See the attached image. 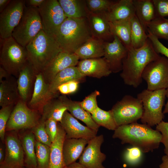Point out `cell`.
Listing matches in <instances>:
<instances>
[{
	"label": "cell",
	"instance_id": "obj_3",
	"mask_svg": "<svg viewBox=\"0 0 168 168\" xmlns=\"http://www.w3.org/2000/svg\"><path fill=\"white\" fill-rule=\"evenodd\" d=\"M92 36L86 18L67 17L55 35L63 51L70 53H74Z\"/></svg>",
	"mask_w": 168,
	"mask_h": 168
},
{
	"label": "cell",
	"instance_id": "obj_1",
	"mask_svg": "<svg viewBox=\"0 0 168 168\" xmlns=\"http://www.w3.org/2000/svg\"><path fill=\"white\" fill-rule=\"evenodd\" d=\"M161 57L155 50L149 39L142 47L128 49L123 60L122 69L120 74L124 83L137 88L142 81V73L147 65Z\"/></svg>",
	"mask_w": 168,
	"mask_h": 168
},
{
	"label": "cell",
	"instance_id": "obj_28",
	"mask_svg": "<svg viewBox=\"0 0 168 168\" xmlns=\"http://www.w3.org/2000/svg\"><path fill=\"white\" fill-rule=\"evenodd\" d=\"M21 134L19 135L24 154L25 168H37L35 136L31 130Z\"/></svg>",
	"mask_w": 168,
	"mask_h": 168
},
{
	"label": "cell",
	"instance_id": "obj_50",
	"mask_svg": "<svg viewBox=\"0 0 168 168\" xmlns=\"http://www.w3.org/2000/svg\"><path fill=\"white\" fill-rule=\"evenodd\" d=\"M161 163L157 168H168V156L166 155L161 158Z\"/></svg>",
	"mask_w": 168,
	"mask_h": 168
},
{
	"label": "cell",
	"instance_id": "obj_14",
	"mask_svg": "<svg viewBox=\"0 0 168 168\" xmlns=\"http://www.w3.org/2000/svg\"><path fill=\"white\" fill-rule=\"evenodd\" d=\"M104 140L102 134L89 140L78 162L86 168H105L102 164L106 159V155L100 150Z\"/></svg>",
	"mask_w": 168,
	"mask_h": 168
},
{
	"label": "cell",
	"instance_id": "obj_33",
	"mask_svg": "<svg viewBox=\"0 0 168 168\" xmlns=\"http://www.w3.org/2000/svg\"><path fill=\"white\" fill-rule=\"evenodd\" d=\"M58 1L67 17L86 18L88 10L86 0H58Z\"/></svg>",
	"mask_w": 168,
	"mask_h": 168
},
{
	"label": "cell",
	"instance_id": "obj_53",
	"mask_svg": "<svg viewBox=\"0 0 168 168\" xmlns=\"http://www.w3.org/2000/svg\"><path fill=\"white\" fill-rule=\"evenodd\" d=\"M66 168H86L79 162H75L68 166H67Z\"/></svg>",
	"mask_w": 168,
	"mask_h": 168
},
{
	"label": "cell",
	"instance_id": "obj_22",
	"mask_svg": "<svg viewBox=\"0 0 168 168\" xmlns=\"http://www.w3.org/2000/svg\"><path fill=\"white\" fill-rule=\"evenodd\" d=\"M66 137V133L59 122L56 138L50 147L49 160L47 168H66L63 151Z\"/></svg>",
	"mask_w": 168,
	"mask_h": 168
},
{
	"label": "cell",
	"instance_id": "obj_41",
	"mask_svg": "<svg viewBox=\"0 0 168 168\" xmlns=\"http://www.w3.org/2000/svg\"><path fill=\"white\" fill-rule=\"evenodd\" d=\"M142 152L138 148L133 147L127 148L124 155L125 161L129 165L135 166L138 165L141 162Z\"/></svg>",
	"mask_w": 168,
	"mask_h": 168
},
{
	"label": "cell",
	"instance_id": "obj_43",
	"mask_svg": "<svg viewBox=\"0 0 168 168\" xmlns=\"http://www.w3.org/2000/svg\"><path fill=\"white\" fill-rule=\"evenodd\" d=\"M156 130L159 132L161 134V142L164 146L165 154L168 156V122L162 121L156 125Z\"/></svg>",
	"mask_w": 168,
	"mask_h": 168
},
{
	"label": "cell",
	"instance_id": "obj_21",
	"mask_svg": "<svg viewBox=\"0 0 168 168\" xmlns=\"http://www.w3.org/2000/svg\"><path fill=\"white\" fill-rule=\"evenodd\" d=\"M77 67L84 76L100 78L112 72L110 65L104 57L81 60Z\"/></svg>",
	"mask_w": 168,
	"mask_h": 168
},
{
	"label": "cell",
	"instance_id": "obj_42",
	"mask_svg": "<svg viewBox=\"0 0 168 168\" xmlns=\"http://www.w3.org/2000/svg\"><path fill=\"white\" fill-rule=\"evenodd\" d=\"M100 95L99 91L95 90L80 102L82 107L86 111L93 114L99 107L97 105V98Z\"/></svg>",
	"mask_w": 168,
	"mask_h": 168
},
{
	"label": "cell",
	"instance_id": "obj_19",
	"mask_svg": "<svg viewBox=\"0 0 168 168\" xmlns=\"http://www.w3.org/2000/svg\"><path fill=\"white\" fill-rule=\"evenodd\" d=\"M86 18L92 36L105 42L113 40L114 36L105 13H93L88 11Z\"/></svg>",
	"mask_w": 168,
	"mask_h": 168
},
{
	"label": "cell",
	"instance_id": "obj_39",
	"mask_svg": "<svg viewBox=\"0 0 168 168\" xmlns=\"http://www.w3.org/2000/svg\"><path fill=\"white\" fill-rule=\"evenodd\" d=\"M31 130L36 141L50 147L52 142L45 130L44 121L40 119L39 123Z\"/></svg>",
	"mask_w": 168,
	"mask_h": 168
},
{
	"label": "cell",
	"instance_id": "obj_23",
	"mask_svg": "<svg viewBox=\"0 0 168 168\" xmlns=\"http://www.w3.org/2000/svg\"><path fill=\"white\" fill-rule=\"evenodd\" d=\"M105 14L109 22L131 18L135 15L133 0L113 1Z\"/></svg>",
	"mask_w": 168,
	"mask_h": 168
},
{
	"label": "cell",
	"instance_id": "obj_54",
	"mask_svg": "<svg viewBox=\"0 0 168 168\" xmlns=\"http://www.w3.org/2000/svg\"><path fill=\"white\" fill-rule=\"evenodd\" d=\"M166 96L168 98V100L167 102L165 105L164 110L163 111L164 114L168 113V87L166 89Z\"/></svg>",
	"mask_w": 168,
	"mask_h": 168
},
{
	"label": "cell",
	"instance_id": "obj_7",
	"mask_svg": "<svg viewBox=\"0 0 168 168\" xmlns=\"http://www.w3.org/2000/svg\"><path fill=\"white\" fill-rule=\"evenodd\" d=\"M42 30L38 8L26 6L22 17L13 30L12 36L19 44L26 47Z\"/></svg>",
	"mask_w": 168,
	"mask_h": 168
},
{
	"label": "cell",
	"instance_id": "obj_27",
	"mask_svg": "<svg viewBox=\"0 0 168 168\" xmlns=\"http://www.w3.org/2000/svg\"><path fill=\"white\" fill-rule=\"evenodd\" d=\"M105 42L92 36L74 53L81 60L101 58L104 55Z\"/></svg>",
	"mask_w": 168,
	"mask_h": 168
},
{
	"label": "cell",
	"instance_id": "obj_24",
	"mask_svg": "<svg viewBox=\"0 0 168 168\" xmlns=\"http://www.w3.org/2000/svg\"><path fill=\"white\" fill-rule=\"evenodd\" d=\"M58 98L66 107L67 110L74 117L82 121L87 126L98 132L100 126L94 121L91 114L82 107L80 102L71 100L64 95L59 96Z\"/></svg>",
	"mask_w": 168,
	"mask_h": 168
},
{
	"label": "cell",
	"instance_id": "obj_32",
	"mask_svg": "<svg viewBox=\"0 0 168 168\" xmlns=\"http://www.w3.org/2000/svg\"><path fill=\"white\" fill-rule=\"evenodd\" d=\"M67 110L66 107L58 97L53 98L43 107L40 119L45 121L52 119L60 122L64 112Z\"/></svg>",
	"mask_w": 168,
	"mask_h": 168
},
{
	"label": "cell",
	"instance_id": "obj_4",
	"mask_svg": "<svg viewBox=\"0 0 168 168\" xmlns=\"http://www.w3.org/2000/svg\"><path fill=\"white\" fill-rule=\"evenodd\" d=\"M28 60L37 73L42 72L53 59L63 51L55 37L43 30L26 46Z\"/></svg>",
	"mask_w": 168,
	"mask_h": 168
},
{
	"label": "cell",
	"instance_id": "obj_6",
	"mask_svg": "<svg viewBox=\"0 0 168 168\" xmlns=\"http://www.w3.org/2000/svg\"><path fill=\"white\" fill-rule=\"evenodd\" d=\"M166 97V89L152 91L147 89L137 95V97L143 106L141 119L142 124L152 127L163 121L164 115L162 110Z\"/></svg>",
	"mask_w": 168,
	"mask_h": 168
},
{
	"label": "cell",
	"instance_id": "obj_34",
	"mask_svg": "<svg viewBox=\"0 0 168 168\" xmlns=\"http://www.w3.org/2000/svg\"><path fill=\"white\" fill-rule=\"evenodd\" d=\"M148 39L147 33L136 15L131 19V41L132 47L138 49L143 46Z\"/></svg>",
	"mask_w": 168,
	"mask_h": 168
},
{
	"label": "cell",
	"instance_id": "obj_2",
	"mask_svg": "<svg viewBox=\"0 0 168 168\" xmlns=\"http://www.w3.org/2000/svg\"><path fill=\"white\" fill-rule=\"evenodd\" d=\"M113 138H118L123 144L128 143L143 153L152 152L159 147L161 133L145 124L137 122L118 126L114 131Z\"/></svg>",
	"mask_w": 168,
	"mask_h": 168
},
{
	"label": "cell",
	"instance_id": "obj_20",
	"mask_svg": "<svg viewBox=\"0 0 168 168\" xmlns=\"http://www.w3.org/2000/svg\"><path fill=\"white\" fill-rule=\"evenodd\" d=\"M37 73L29 62L21 70L17 79L20 99L27 104L31 98Z\"/></svg>",
	"mask_w": 168,
	"mask_h": 168
},
{
	"label": "cell",
	"instance_id": "obj_55",
	"mask_svg": "<svg viewBox=\"0 0 168 168\" xmlns=\"http://www.w3.org/2000/svg\"><path fill=\"white\" fill-rule=\"evenodd\" d=\"M0 168H3L2 167H0Z\"/></svg>",
	"mask_w": 168,
	"mask_h": 168
},
{
	"label": "cell",
	"instance_id": "obj_15",
	"mask_svg": "<svg viewBox=\"0 0 168 168\" xmlns=\"http://www.w3.org/2000/svg\"><path fill=\"white\" fill-rule=\"evenodd\" d=\"M79 59L75 53L60 52L42 72L45 82L49 84L56 75L62 71L70 67L77 66Z\"/></svg>",
	"mask_w": 168,
	"mask_h": 168
},
{
	"label": "cell",
	"instance_id": "obj_10",
	"mask_svg": "<svg viewBox=\"0 0 168 168\" xmlns=\"http://www.w3.org/2000/svg\"><path fill=\"white\" fill-rule=\"evenodd\" d=\"M38 8L43 30L55 37L58 29L67 18L58 0H44Z\"/></svg>",
	"mask_w": 168,
	"mask_h": 168
},
{
	"label": "cell",
	"instance_id": "obj_38",
	"mask_svg": "<svg viewBox=\"0 0 168 168\" xmlns=\"http://www.w3.org/2000/svg\"><path fill=\"white\" fill-rule=\"evenodd\" d=\"M113 1L109 0H86L88 11L96 13H105L109 10Z\"/></svg>",
	"mask_w": 168,
	"mask_h": 168
},
{
	"label": "cell",
	"instance_id": "obj_35",
	"mask_svg": "<svg viewBox=\"0 0 168 168\" xmlns=\"http://www.w3.org/2000/svg\"><path fill=\"white\" fill-rule=\"evenodd\" d=\"M147 32H149L158 39L168 40V19L156 17L147 25Z\"/></svg>",
	"mask_w": 168,
	"mask_h": 168
},
{
	"label": "cell",
	"instance_id": "obj_16",
	"mask_svg": "<svg viewBox=\"0 0 168 168\" xmlns=\"http://www.w3.org/2000/svg\"><path fill=\"white\" fill-rule=\"evenodd\" d=\"M66 133L67 138H85L90 139L97 135V132L81 124L67 110L59 122Z\"/></svg>",
	"mask_w": 168,
	"mask_h": 168
},
{
	"label": "cell",
	"instance_id": "obj_49",
	"mask_svg": "<svg viewBox=\"0 0 168 168\" xmlns=\"http://www.w3.org/2000/svg\"><path fill=\"white\" fill-rule=\"evenodd\" d=\"M8 72L1 66L0 67V82L10 76Z\"/></svg>",
	"mask_w": 168,
	"mask_h": 168
},
{
	"label": "cell",
	"instance_id": "obj_5",
	"mask_svg": "<svg viewBox=\"0 0 168 168\" xmlns=\"http://www.w3.org/2000/svg\"><path fill=\"white\" fill-rule=\"evenodd\" d=\"M2 44L0 66L10 75L17 79L21 70L29 62L26 49L12 36L2 39Z\"/></svg>",
	"mask_w": 168,
	"mask_h": 168
},
{
	"label": "cell",
	"instance_id": "obj_40",
	"mask_svg": "<svg viewBox=\"0 0 168 168\" xmlns=\"http://www.w3.org/2000/svg\"><path fill=\"white\" fill-rule=\"evenodd\" d=\"M15 104L2 107L0 110V138L5 142L6 127Z\"/></svg>",
	"mask_w": 168,
	"mask_h": 168
},
{
	"label": "cell",
	"instance_id": "obj_44",
	"mask_svg": "<svg viewBox=\"0 0 168 168\" xmlns=\"http://www.w3.org/2000/svg\"><path fill=\"white\" fill-rule=\"evenodd\" d=\"M79 82L72 80L63 84L58 87V91L59 93L64 95L74 93L77 90Z\"/></svg>",
	"mask_w": 168,
	"mask_h": 168
},
{
	"label": "cell",
	"instance_id": "obj_46",
	"mask_svg": "<svg viewBox=\"0 0 168 168\" xmlns=\"http://www.w3.org/2000/svg\"><path fill=\"white\" fill-rule=\"evenodd\" d=\"M148 38L152 42L154 48L158 54H161L168 58V48L159 40V39L149 31L147 32Z\"/></svg>",
	"mask_w": 168,
	"mask_h": 168
},
{
	"label": "cell",
	"instance_id": "obj_26",
	"mask_svg": "<svg viewBox=\"0 0 168 168\" xmlns=\"http://www.w3.org/2000/svg\"><path fill=\"white\" fill-rule=\"evenodd\" d=\"M11 76L0 82V106L15 104L20 99L17 79Z\"/></svg>",
	"mask_w": 168,
	"mask_h": 168
},
{
	"label": "cell",
	"instance_id": "obj_13",
	"mask_svg": "<svg viewBox=\"0 0 168 168\" xmlns=\"http://www.w3.org/2000/svg\"><path fill=\"white\" fill-rule=\"evenodd\" d=\"M16 131H7L5 139V156L0 167L25 168L24 156L19 134Z\"/></svg>",
	"mask_w": 168,
	"mask_h": 168
},
{
	"label": "cell",
	"instance_id": "obj_18",
	"mask_svg": "<svg viewBox=\"0 0 168 168\" xmlns=\"http://www.w3.org/2000/svg\"><path fill=\"white\" fill-rule=\"evenodd\" d=\"M128 49L118 38L114 36L111 42H105L104 57L109 63L112 72L122 71L123 60L126 56Z\"/></svg>",
	"mask_w": 168,
	"mask_h": 168
},
{
	"label": "cell",
	"instance_id": "obj_11",
	"mask_svg": "<svg viewBox=\"0 0 168 168\" xmlns=\"http://www.w3.org/2000/svg\"><path fill=\"white\" fill-rule=\"evenodd\" d=\"M142 77L149 90L166 89L168 87V58L161 56L150 63L143 71Z\"/></svg>",
	"mask_w": 168,
	"mask_h": 168
},
{
	"label": "cell",
	"instance_id": "obj_52",
	"mask_svg": "<svg viewBox=\"0 0 168 168\" xmlns=\"http://www.w3.org/2000/svg\"><path fill=\"white\" fill-rule=\"evenodd\" d=\"M5 150H4L1 144L0 147V165L2 164L5 159Z\"/></svg>",
	"mask_w": 168,
	"mask_h": 168
},
{
	"label": "cell",
	"instance_id": "obj_47",
	"mask_svg": "<svg viewBox=\"0 0 168 168\" xmlns=\"http://www.w3.org/2000/svg\"><path fill=\"white\" fill-rule=\"evenodd\" d=\"M58 122L52 119H49L44 121L45 130L52 142L54 141L56 138Z\"/></svg>",
	"mask_w": 168,
	"mask_h": 168
},
{
	"label": "cell",
	"instance_id": "obj_30",
	"mask_svg": "<svg viewBox=\"0 0 168 168\" xmlns=\"http://www.w3.org/2000/svg\"><path fill=\"white\" fill-rule=\"evenodd\" d=\"M135 15L147 32V24L156 17L152 0H133Z\"/></svg>",
	"mask_w": 168,
	"mask_h": 168
},
{
	"label": "cell",
	"instance_id": "obj_8",
	"mask_svg": "<svg viewBox=\"0 0 168 168\" xmlns=\"http://www.w3.org/2000/svg\"><path fill=\"white\" fill-rule=\"evenodd\" d=\"M111 110L118 127L137 122L143 113L141 101L130 95L124 96Z\"/></svg>",
	"mask_w": 168,
	"mask_h": 168
},
{
	"label": "cell",
	"instance_id": "obj_9",
	"mask_svg": "<svg viewBox=\"0 0 168 168\" xmlns=\"http://www.w3.org/2000/svg\"><path fill=\"white\" fill-rule=\"evenodd\" d=\"M41 114L20 99L15 105L7 123L6 132L31 129L39 122Z\"/></svg>",
	"mask_w": 168,
	"mask_h": 168
},
{
	"label": "cell",
	"instance_id": "obj_17",
	"mask_svg": "<svg viewBox=\"0 0 168 168\" xmlns=\"http://www.w3.org/2000/svg\"><path fill=\"white\" fill-rule=\"evenodd\" d=\"M50 91L49 84L45 81L41 72L37 73L33 91L27 104L30 109L41 113L44 106L49 100L58 97Z\"/></svg>",
	"mask_w": 168,
	"mask_h": 168
},
{
	"label": "cell",
	"instance_id": "obj_31",
	"mask_svg": "<svg viewBox=\"0 0 168 168\" xmlns=\"http://www.w3.org/2000/svg\"><path fill=\"white\" fill-rule=\"evenodd\" d=\"M131 18L109 22L113 36H116L128 49L132 47L131 41Z\"/></svg>",
	"mask_w": 168,
	"mask_h": 168
},
{
	"label": "cell",
	"instance_id": "obj_29",
	"mask_svg": "<svg viewBox=\"0 0 168 168\" xmlns=\"http://www.w3.org/2000/svg\"><path fill=\"white\" fill-rule=\"evenodd\" d=\"M85 77L80 72L77 66L69 67L56 75L49 84V89L52 93L59 96L57 90L59 86L71 81H81Z\"/></svg>",
	"mask_w": 168,
	"mask_h": 168
},
{
	"label": "cell",
	"instance_id": "obj_45",
	"mask_svg": "<svg viewBox=\"0 0 168 168\" xmlns=\"http://www.w3.org/2000/svg\"><path fill=\"white\" fill-rule=\"evenodd\" d=\"M156 17L168 16V0H152Z\"/></svg>",
	"mask_w": 168,
	"mask_h": 168
},
{
	"label": "cell",
	"instance_id": "obj_25",
	"mask_svg": "<svg viewBox=\"0 0 168 168\" xmlns=\"http://www.w3.org/2000/svg\"><path fill=\"white\" fill-rule=\"evenodd\" d=\"M89 140L85 138H65L63 144V151L66 166L76 162L79 158Z\"/></svg>",
	"mask_w": 168,
	"mask_h": 168
},
{
	"label": "cell",
	"instance_id": "obj_36",
	"mask_svg": "<svg viewBox=\"0 0 168 168\" xmlns=\"http://www.w3.org/2000/svg\"><path fill=\"white\" fill-rule=\"evenodd\" d=\"M91 115L94 121L100 127L114 131L118 127L111 110L105 111L98 107Z\"/></svg>",
	"mask_w": 168,
	"mask_h": 168
},
{
	"label": "cell",
	"instance_id": "obj_48",
	"mask_svg": "<svg viewBox=\"0 0 168 168\" xmlns=\"http://www.w3.org/2000/svg\"><path fill=\"white\" fill-rule=\"evenodd\" d=\"M44 0H25L26 5L27 6L38 7L44 2Z\"/></svg>",
	"mask_w": 168,
	"mask_h": 168
},
{
	"label": "cell",
	"instance_id": "obj_51",
	"mask_svg": "<svg viewBox=\"0 0 168 168\" xmlns=\"http://www.w3.org/2000/svg\"><path fill=\"white\" fill-rule=\"evenodd\" d=\"M11 1V0H0V13L6 8Z\"/></svg>",
	"mask_w": 168,
	"mask_h": 168
},
{
	"label": "cell",
	"instance_id": "obj_12",
	"mask_svg": "<svg viewBox=\"0 0 168 168\" xmlns=\"http://www.w3.org/2000/svg\"><path fill=\"white\" fill-rule=\"evenodd\" d=\"M25 0H11L0 14V35L5 39L12 36L13 30L22 17L26 6Z\"/></svg>",
	"mask_w": 168,
	"mask_h": 168
},
{
	"label": "cell",
	"instance_id": "obj_37",
	"mask_svg": "<svg viewBox=\"0 0 168 168\" xmlns=\"http://www.w3.org/2000/svg\"><path fill=\"white\" fill-rule=\"evenodd\" d=\"M35 151L37 168H47L49 160L50 147L36 140Z\"/></svg>",
	"mask_w": 168,
	"mask_h": 168
}]
</instances>
